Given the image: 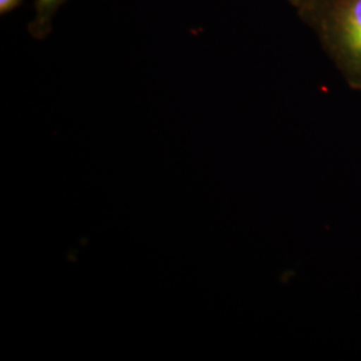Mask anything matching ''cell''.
Masks as SVG:
<instances>
[{
  "label": "cell",
  "instance_id": "cell-1",
  "mask_svg": "<svg viewBox=\"0 0 361 361\" xmlns=\"http://www.w3.org/2000/svg\"><path fill=\"white\" fill-rule=\"evenodd\" d=\"M296 10L343 77L361 90V0H307Z\"/></svg>",
  "mask_w": 361,
  "mask_h": 361
},
{
  "label": "cell",
  "instance_id": "cell-2",
  "mask_svg": "<svg viewBox=\"0 0 361 361\" xmlns=\"http://www.w3.org/2000/svg\"><path fill=\"white\" fill-rule=\"evenodd\" d=\"M65 1L66 0H35L34 16L27 27L32 38L40 40L50 35L54 19Z\"/></svg>",
  "mask_w": 361,
  "mask_h": 361
},
{
  "label": "cell",
  "instance_id": "cell-3",
  "mask_svg": "<svg viewBox=\"0 0 361 361\" xmlns=\"http://www.w3.org/2000/svg\"><path fill=\"white\" fill-rule=\"evenodd\" d=\"M22 1L23 0H0V13L6 15V13H11L20 6Z\"/></svg>",
  "mask_w": 361,
  "mask_h": 361
},
{
  "label": "cell",
  "instance_id": "cell-4",
  "mask_svg": "<svg viewBox=\"0 0 361 361\" xmlns=\"http://www.w3.org/2000/svg\"><path fill=\"white\" fill-rule=\"evenodd\" d=\"M290 1V4L295 7V8H297V7H300L302 3H305L307 0H289Z\"/></svg>",
  "mask_w": 361,
  "mask_h": 361
}]
</instances>
